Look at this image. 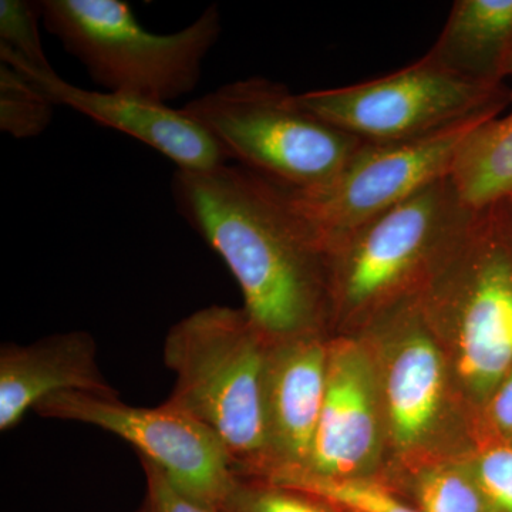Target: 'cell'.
Segmentation results:
<instances>
[{"instance_id":"cell-9","label":"cell","mask_w":512,"mask_h":512,"mask_svg":"<svg viewBox=\"0 0 512 512\" xmlns=\"http://www.w3.org/2000/svg\"><path fill=\"white\" fill-rule=\"evenodd\" d=\"M33 412L109 431L160 468L180 493L215 510L221 511L238 483L218 437L168 400L157 407H136L119 397L67 392L47 397Z\"/></svg>"},{"instance_id":"cell-23","label":"cell","mask_w":512,"mask_h":512,"mask_svg":"<svg viewBox=\"0 0 512 512\" xmlns=\"http://www.w3.org/2000/svg\"><path fill=\"white\" fill-rule=\"evenodd\" d=\"M140 463L146 474L147 494L144 505L148 512H221L180 493L164 476L163 471L150 461L140 458Z\"/></svg>"},{"instance_id":"cell-20","label":"cell","mask_w":512,"mask_h":512,"mask_svg":"<svg viewBox=\"0 0 512 512\" xmlns=\"http://www.w3.org/2000/svg\"><path fill=\"white\" fill-rule=\"evenodd\" d=\"M221 512H340L320 498L266 480L239 478Z\"/></svg>"},{"instance_id":"cell-22","label":"cell","mask_w":512,"mask_h":512,"mask_svg":"<svg viewBox=\"0 0 512 512\" xmlns=\"http://www.w3.org/2000/svg\"><path fill=\"white\" fill-rule=\"evenodd\" d=\"M493 512H512V441L488 444L467 467Z\"/></svg>"},{"instance_id":"cell-15","label":"cell","mask_w":512,"mask_h":512,"mask_svg":"<svg viewBox=\"0 0 512 512\" xmlns=\"http://www.w3.org/2000/svg\"><path fill=\"white\" fill-rule=\"evenodd\" d=\"M426 55L467 79L503 86L512 76V0H457Z\"/></svg>"},{"instance_id":"cell-14","label":"cell","mask_w":512,"mask_h":512,"mask_svg":"<svg viewBox=\"0 0 512 512\" xmlns=\"http://www.w3.org/2000/svg\"><path fill=\"white\" fill-rule=\"evenodd\" d=\"M80 392L119 397L101 373L96 340L73 330L30 345L0 349V431L18 426L29 410L53 394Z\"/></svg>"},{"instance_id":"cell-24","label":"cell","mask_w":512,"mask_h":512,"mask_svg":"<svg viewBox=\"0 0 512 512\" xmlns=\"http://www.w3.org/2000/svg\"><path fill=\"white\" fill-rule=\"evenodd\" d=\"M488 417L504 439H512V369L488 399Z\"/></svg>"},{"instance_id":"cell-2","label":"cell","mask_w":512,"mask_h":512,"mask_svg":"<svg viewBox=\"0 0 512 512\" xmlns=\"http://www.w3.org/2000/svg\"><path fill=\"white\" fill-rule=\"evenodd\" d=\"M268 339L244 309L212 305L168 330L164 363L174 373L168 402L218 437L235 474L268 480L272 463L265 416Z\"/></svg>"},{"instance_id":"cell-21","label":"cell","mask_w":512,"mask_h":512,"mask_svg":"<svg viewBox=\"0 0 512 512\" xmlns=\"http://www.w3.org/2000/svg\"><path fill=\"white\" fill-rule=\"evenodd\" d=\"M40 20H43L40 2L2 0L0 47L9 50L37 70H53L43 49Z\"/></svg>"},{"instance_id":"cell-4","label":"cell","mask_w":512,"mask_h":512,"mask_svg":"<svg viewBox=\"0 0 512 512\" xmlns=\"http://www.w3.org/2000/svg\"><path fill=\"white\" fill-rule=\"evenodd\" d=\"M417 303L453 340L464 386L490 399L512 369V197L471 211Z\"/></svg>"},{"instance_id":"cell-17","label":"cell","mask_w":512,"mask_h":512,"mask_svg":"<svg viewBox=\"0 0 512 512\" xmlns=\"http://www.w3.org/2000/svg\"><path fill=\"white\" fill-rule=\"evenodd\" d=\"M266 481L315 495L340 512H420L369 478H323L299 474Z\"/></svg>"},{"instance_id":"cell-7","label":"cell","mask_w":512,"mask_h":512,"mask_svg":"<svg viewBox=\"0 0 512 512\" xmlns=\"http://www.w3.org/2000/svg\"><path fill=\"white\" fill-rule=\"evenodd\" d=\"M303 106L363 143L437 133L510 101L503 86L476 82L424 55L397 72L352 86L299 94Z\"/></svg>"},{"instance_id":"cell-18","label":"cell","mask_w":512,"mask_h":512,"mask_svg":"<svg viewBox=\"0 0 512 512\" xmlns=\"http://www.w3.org/2000/svg\"><path fill=\"white\" fill-rule=\"evenodd\" d=\"M55 104L6 63H0V130L15 138L40 136L50 126Z\"/></svg>"},{"instance_id":"cell-6","label":"cell","mask_w":512,"mask_h":512,"mask_svg":"<svg viewBox=\"0 0 512 512\" xmlns=\"http://www.w3.org/2000/svg\"><path fill=\"white\" fill-rule=\"evenodd\" d=\"M181 110L228 161L292 191L329 183L363 144L306 109L299 94L264 77L224 84Z\"/></svg>"},{"instance_id":"cell-8","label":"cell","mask_w":512,"mask_h":512,"mask_svg":"<svg viewBox=\"0 0 512 512\" xmlns=\"http://www.w3.org/2000/svg\"><path fill=\"white\" fill-rule=\"evenodd\" d=\"M498 116L481 114L413 140L363 143L329 183L308 191L288 190L293 205L323 248L450 177L471 134Z\"/></svg>"},{"instance_id":"cell-16","label":"cell","mask_w":512,"mask_h":512,"mask_svg":"<svg viewBox=\"0 0 512 512\" xmlns=\"http://www.w3.org/2000/svg\"><path fill=\"white\" fill-rule=\"evenodd\" d=\"M450 178L468 210L512 197V109L471 134Z\"/></svg>"},{"instance_id":"cell-25","label":"cell","mask_w":512,"mask_h":512,"mask_svg":"<svg viewBox=\"0 0 512 512\" xmlns=\"http://www.w3.org/2000/svg\"><path fill=\"white\" fill-rule=\"evenodd\" d=\"M134 512H148V510H147L146 505H144V503H143V505H141V507L138 508V510H136Z\"/></svg>"},{"instance_id":"cell-1","label":"cell","mask_w":512,"mask_h":512,"mask_svg":"<svg viewBox=\"0 0 512 512\" xmlns=\"http://www.w3.org/2000/svg\"><path fill=\"white\" fill-rule=\"evenodd\" d=\"M175 207L237 279L244 311L269 342L323 335L325 251L288 188L239 165L175 171Z\"/></svg>"},{"instance_id":"cell-5","label":"cell","mask_w":512,"mask_h":512,"mask_svg":"<svg viewBox=\"0 0 512 512\" xmlns=\"http://www.w3.org/2000/svg\"><path fill=\"white\" fill-rule=\"evenodd\" d=\"M40 5L47 32L101 90L164 104L197 89L202 64L222 33L215 5L167 35L140 25L123 0H43Z\"/></svg>"},{"instance_id":"cell-13","label":"cell","mask_w":512,"mask_h":512,"mask_svg":"<svg viewBox=\"0 0 512 512\" xmlns=\"http://www.w3.org/2000/svg\"><path fill=\"white\" fill-rule=\"evenodd\" d=\"M372 325L386 330L393 348L384 370V407L394 443L412 448L439 419L446 365L417 299L397 306Z\"/></svg>"},{"instance_id":"cell-12","label":"cell","mask_w":512,"mask_h":512,"mask_svg":"<svg viewBox=\"0 0 512 512\" xmlns=\"http://www.w3.org/2000/svg\"><path fill=\"white\" fill-rule=\"evenodd\" d=\"M328 377L323 335L271 342L265 370V416L272 471L268 480L305 473Z\"/></svg>"},{"instance_id":"cell-3","label":"cell","mask_w":512,"mask_h":512,"mask_svg":"<svg viewBox=\"0 0 512 512\" xmlns=\"http://www.w3.org/2000/svg\"><path fill=\"white\" fill-rule=\"evenodd\" d=\"M450 177L323 247L333 323H373L419 298L466 227Z\"/></svg>"},{"instance_id":"cell-19","label":"cell","mask_w":512,"mask_h":512,"mask_svg":"<svg viewBox=\"0 0 512 512\" xmlns=\"http://www.w3.org/2000/svg\"><path fill=\"white\" fill-rule=\"evenodd\" d=\"M413 493L420 512H493L467 467L421 471Z\"/></svg>"},{"instance_id":"cell-10","label":"cell","mask_w":512,"mask_h":512,"mask_svg":"<svg viewBox=\"0 0 512 512\" xmlns=\"http://www.w3.org/2000/svg\"><path fill=\"white\" fill-rule=\"evenodd\" d=\"M0 59L35 84L55 106L70 107L101 126L136 138L170 158L177 170L204 171L228 163L207 131L181 109L130 94L82 89L55 70H37L2 47Z\"/></svg>"},{"instance_id":"cell-11","label":"cell","mask_w":512,"mask_h":512,"mask_svg":"<svg viewBox=\"0 0 512 512\" xmlns=\"http://www.w3.org/2000/svg\"><path fill=\"white\" fill-rule=\"evenodd\" d=\"M363 348L359 340L343 336L328 340L325 400L311 461L301 474L367 478L375 463L380 443L379 389L375 366Z\"/></svg>"}]
</instances>
